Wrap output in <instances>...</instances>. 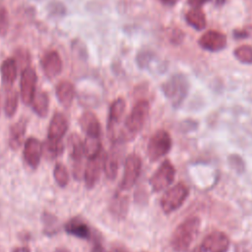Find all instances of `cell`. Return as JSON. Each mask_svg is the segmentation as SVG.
<instances>
[{"label": "cell", "instance_id": "1", "mask_svg": "<svg viewBox=\"0 0 252 252\" xmlns=\"http://www.w3.org/2000/svg\"><path fill=\"white\" fill-rule=\"evenodd\" d=\"M150 110V104L147 100L142 99L136 102L131 112L127 116L124 124V130L117 134L114 143H121L133 139L144 127Z\"/></svg>", "mask_w": 252, "mask_h": 252}, {"label": "cell", "instance_id": "2", "mask_svg": "<svg viewBox=\"0 0 252 252\" xmlns=\"http://www.w3.org/2000/svg\"><path fill=\"white\" fill-rule=\"evenodd\" d=\"M200 228V220L196 217L188 218L174 230L171 237V247L176 252H184L194 241Z\"/></svg>", "mask_w": 252, "mask_h": 252}, {"label": "cell", "instance_id": "3", "mask_svg": "<svg viewBox=\"0 0 252 252\" xmlns=\"http://www.w3.org/2000/svg\"><path fill=\"white\" fill-rule=\"evenodd\" d=\"M189 82L185 75L174 74L161 86V91L173 106H179L187 96Z\"/></svg>", "mask_w": 252, "mask_h": 252}, {"label": "cell", "instance_id": "4", "mask_svg": "<svg viewBox=\"0 0 252 252\" xmlns=\"http://www.w3.org/2000/svg\"><path fill=\"white\" fill-rule=\"evenodd\" d=\"M171 148V138L164 130H158L149 140L147 154L151 161H156L165 156Z\"/></svg>", "mask_w": 252, "mask_h": 252}, {"label": "cell", "instance_id": "5", "mask_svg": "<svg viewBox=\"0 0 252 252\" xmlns=\"http://www.w3.org/2000/svg\"><path fill=\"white\" fill-rule=\"evenodd\" d=\"M188 196V188L183 183H177L169 188L161 197L160 206L164 213L169 214L177 210Z\"/></svg>", "mask_w": 252, "mask_h": 252}, {"label": "cell", "instance_id": "6", "mask_svg": "<svg viewBox=\"0 0 252 252\" xmlns=\"http://www.w3.org/2000/svg\"><path fill=\"white\" fill-rule=\"evenodd\" d=\"M68 145L70 148V158L72 173L76 180H81L83 176V158L85 156L84 142L78 134H72L69 137Z\"/></svg>", "mask_w": 252, "mask_h": 252}, {"label": "cell", "instance_id": "7", "mask_svg": "<svg viewBox=\"0 0 252 252\" xmlns=\"http://www.w3.org/2000/svg\"><path fill=\"white\" fill-rule=\"evenodd\" d=\"M141 168V158L136 154H130L124 161L123 176L120 182V188L122 190H128L135 185L140 176Z\"/></svg>", "mask_w": 252, "mask_h": 252}, {"label": "cell", "instance_id": "8", "mask_svg": "<svg viewBox=\"0 0 252 252\" xmlns=\"http://www.w3.org/2000/svg\"><path fill=\"white\" fill-rule=\"evenodd\" d=\"M175 175V169L169 160H164L150 178V185L155 192H159L168 187Z\"/></svg>", "mask_w": 252, "mask_h": 252}, {"label": "cell", "instance_id": "9", "mask_svg": "<svg viewBox=\"0 0 252 252\" xmlns=\"http://www.w3.org/2000/svg\"><path fill=\"white\" fill-rule=\"evenodd\" d=\"M37 82V76L35 71L31 67H26L21 72L20 80V95L25 104H32L35 95V87Z\"/></svg>", "mask_w": 252, "mask_h": 252}, {"label": "cell", "instance_id": "10", "mask_svg": "<svg viewBox=\"0 0 252 252\" xmlns=\"http://www.w3.org/2000/svg\"><path fill=\"white\" fill-rule=\"evenodd\" d=\"M104 157L105 155L101 153L95 158H89V161L84 169V181L88 189L94 188L98 181L101 169L103 167Z\"/></svg>", "mask_w": 252, "mask_h": 252}, {"label": "cell", "instance_id": "11", "mask_svg": "<svg viewBox=\"0 0 252 252\" xmlns=\"http://www.w3.org/2000/svg\"><path fill=\"white\" fill-rule=\"evenodd\" d=\"M229 246L228 237L220 231L212 232L205 237L199 252H226Z\"/></svg>", "mask_w": 252, "mask_h": 252}, {"label": "cell", "instance_id": "12", "mask_svg": "<svg viewBox=\"0 0 252 252\" xmlns=\"http://www.w3.org/2000/svg\"><path fill=\"white\" fill-rule=\"evenodd\" d=\"M226 42L225 34L218 31H208L198 40L203 49L212 52L222 50L226 46Z\"/></svg>", "mask_w": 252, "mask_h": 252}, {"label": "cell", "instance_id": "13", "mask_svg": "<svg viewBox=\"0 0 252 252\" xmlns=\"http://www.w3.org/2000/svg\"><path fill=\"white\" fill-rule=\"evenodd\" d=\"M42 156V144L40 141L34 137H30L24 146V158L27 164L35 169L39 162Z\"/></svg>", "mask_w": 252, "mask_h": 252}, {"label": "cell", "instance_id": "14", "mask_svg": "<svg viewBox=\"0 0 252 252\" xmlns=\"http://www.w3.org/2000/svg\"><path fill=\"white\" fill-rule=\"evenodd\" d=\"M68 130V120L66 116L61 112H56L49 123L47 140L51 142L61 143L62 138L65 136Z\"/></svg>", "mask_w": 252, "mask_h": 252}, {"label": "cell", "instance_id": "15", "mask_svg": "<svg viewBox=\"0 0 252 252\" xmlns=\"http://www.w3.org/2000/svg\"><path fill=\"white\" fill-rule=\"evenodd\" d=\"M41 68L48 79H54L62 71V60L55 50L46 52L41 58Z\"/></svg>", "mask_w": 252, "mask_h": 252}, {"label": "cell", "instance_id": "16", "mask_svg": "<svg viewBox=\"0 0 252 252\" xmlns=\"http://www.w3.org/2000/svg\"><path fill=\"white\" fill-rule=\"evenodd\" d=\"M125 108H126V102L122 97L116 98L109 107L108 118H107V130L111 140L115 135V132H116L115 128L119 124V121L121 120L124 114Z\"/></svg>", "mask_w": 252, "mask_h": 252}, {"label": "cell", "instance_id": "17", "mask_svg": "<svg viewBox=\"0 0 252 252\" xmlns=\"http://www.w3.org/2000/svg\"><path fill=\"white\" fill-rule=\"evenodd\" d=\"M64 229L66 233L82 239H90L93 235L91 227L81 218L78 217L70 219L65 223Z\"/></svg>", "mask_w": 252, "mask_h": 252}, {"label": "cell", "instance_id": "18", "mask_svg": "<svg viewBox=\"0 0 252 252\" xmlns=\"http://www.w3.org/2000/svg\"><path fill=\"white\" fill-rule=\"evenodd\" d=\"M79 124L82 130L86 133L87 137L100 138V123L95 114H94L93 112H84L79 119Z\"/></svg>", "mask_w": 252, "mask_h": 252}, {"label": "cell", "instance_id": "19", "mask_svg": "<svg viewBox=\"0 0 252 252\" xmlns=\"http://www.w3.org/2000/svg\"><path fill=\"white\" fill-rule=\"evenodd\" d=\"M28 121L26 118H21L15 122L9 131V146L13 150H18L24 141L26 130H27Z\"/></svg>", "mask_w": 252, "mask_h": 252}, {"label": "cell", "instance_id": "20", "mask_svg": "<svg viewBox=\"0 0 252 252\" xmlns=\"http://www.w3.org/2000/svg\"><path fill=\"white\" fill-rule=\"evenodd\" d=\"M119 160H120V154L117 150L116 146L112 147L110 151L105 154L104 161H103V169L106 177L110 180L115 179L118 168H119Z\"/></svg>", "mask_w": 252, "mask_h": 252}, {"label": "cell", "instance_id": "21", "mask_svg": "<svg viewBox=\"0 0 252 252\" xmlns=\"http://www.w3.org/2000/svg\"><path fill=\"white\" fill-rule=\"evenodd\" d=\"M1 81L6 90L11 89L17 79L18 65L14 58H7L1 65Z\"/></svg>", "mask_w": 252, "mask_h": 252}, {"label": "cell", "instance_id": "22", "mask_svg": "<svg viewBox=\"0 0 252 252\" xmlns=\"http://www.w3.org/2000/svg\"><path fill=\"white\" fill-rule=\"evenodd\" d=\"M55 94L58 101L66 108L70 107L74 97H75V89L71 82L61 81L58 83L55 89Z\"/></svg>", "mask_w": 252, "mask_h": 252}, {"label": "cell", "instance_id": "23", "mask_svg": "<svg viewBox=\"0 0 252 252\" xmlns=\"http://www.w3.org/2000/svg\"><path fill=\"white\" fill-rule=\"evenodd\" d=\"M128 207L129 201L127 196L120 193H116L109 203V212L114 218L121 220L125 218V216L127 215Z\"/></svg>", "mask_w": 252, "mask_h": 252}, {"label": "cell", "instance_id": "24", "mask_svg": "<svg viewBox=\"0 0 252 252\" xmlns=\"http://www.w3.org/2000/svg\"><path fill=\"white\" fill-rule=\"evenodd\" d=\"M32 110L39 117H46L49 109V97L47 93L44 91H39L35 93V95L32 102Z\"/></svg>", "mask_w": 252, "mask_h": 252}, {"label": "cell", "instance_id": "25", "mask_svg": "<svg viewBox=\"0 0 252 252\" xmlns=\"http://www.w3.org/2000/svg\"><path fill=\"white\" fill-rule=\"evenodd\" d=\"M185 20L189 26L197 31H202L207 26V20L204 12L200 8H192L185 15Z\"/></svg>", "mask_w": 252, "mask_h": 252}, {"label": "cell", "instance_id": "26", "mask_svg": "<svg viewBox=\"0 0 252 252\" xmlns=\"http://www.w3.org/2000/svg\"><path fill=\"white\" fill-rule=\"evenodd\" d=\"M19 104V94L14 89L6 90L4 99V112L7 117H13Z\"/></svg>", "mask_w": 252, "mask_h": 252}, {"label": "cell", "instance_id": "27", "mask_svg": "<svg viewBox=\"0 0 252 252\" xmlns=\"http://www.w3.org/2000/svg\"><path fill=\"white\" fill-rule=\"evenodd\" d=\"M41 221L43 224V233L47 236H52L59 231V220L51 213L43 212Z\"/></svg>", "mask_w": 252, "mask_h": 252}, {"label": "cell", "instance_id": "28", "mask_svg": "<svg viewBox=\"0 0 252 252\" xmlns=\"http://www.w3.org/2000/svg\"><path fill=\"white\" fill-rule=\"evenodd\" d=\"M84 151L85 156L88 158H93L97 157L102 153V147L100 138L96 137H86L84 141Z\"/></svg>", "mask_w": 252, "mask_h": 252}, {"label": "cell", "instance_id": "29", "mask_svg": "<svg viewBox=\"0 0 252 252\" xmlns=\"http://www.w3.org/2000/svg\"><path fill=\"white\" fill-rule=\"evenodd\" d=\"M63 152V145L61 143L51 142L46 140L42 146V154L46 159H54Z\"/></svg>", "mask_w": 252, "mask_h": 252}, {"label": "cell", "instance_id": "30", "mask_svg": "<svg viewBox=\"0 0 252 252\" xmlns=\"http://www.w3.org/2000/svg\"><path fill=\"white\" fill-rule=\"evenodd\" d=\"M53 177L59 187L64 188L67 186V184L69 182V174H68L66 166L63 163L57 162L55 164L54 169H53Z\"/></svg>", "mask_w": 252, "mask_h": 252}, {"label": "cell", "instance_id": "31", "mask_svg": "<svg viewBox=\"0 0 252 252\" xmlns=\"http://www.w3.org/2000/svg\"><path fill=\"white\" fill-rule=\"evenodd\" d=\"M234 57L243 64H252V46L241 45L234 50Z\"/></svg>", "mask_w": 252, "mask_h": 252}, {"label": "cell", "instance_id": "32", "mask_svg": "<svg viewBox=\"0 0 252 252\" xmlns=\"http://www.w3.org/2000/svg\"><path fill=\"white\" fill-rule=\"evenodd\" d=\"M18 67H21V69H25L26 67L30 66V54L27 49L24 48H19L15 52V57H14Z\"/></svg>", "mask_w": 252, "mask_h": 252}, {"label": "cell", "instance_id": "33", "mask_svg": "<svg viewBox=\"0 0 252 252\" xmlns=\"http://www.w3.org/2000/svg\"><path fill=\"white\" fill-rule=\"evenodd\" d=\"M9 29V15L6 8L0 6V36L6 35Z\"/></svg>", "mask_w": 252, "mask_h": 252}, {"label": "cell", "instance_id": "34", "mask_svg": "<svg viewBox=\"0 0 252 252\" xmlns=\"http://www.w3.org/2000/svg\"><path fill=\"white\" fill-rule=\"evenodd\" d=\"M92 249H91V252H105L104 251V248L102 246V243H101V239L98 237V235H92Z\"/></svg>", "mask_w": 252, "mask_h": 252}, {"label": "cell", "instance_id": "35", "mask_svg": "<svg viewBox=\"0 0 252 252\" xmlns=\"http://www.w3.org/2000/svg\"><path fill=\"white\" fill-rule=\"evenodd\" d=\"M108 252H130L129 249L120 242H114L111 244Z\"/></svg>", "mask_w": 252, "mask_h": 252}, {"label": "cell", "instance_id": "36", "mask_svg": "<svg viewBox=\"0 0 252 252\" xmlns=\"http://www.w3.org/2000/svg\"><path fill=\"white\" fill-rule=\"evenodd\" d=\"M232 35L234 38L236 39H244L248 36H250V32H248L247 30H234L232 32Z\"/></svg>", "mask_w": 252, "mask_h": 252}, {"label": "cell", "instance_id": "37", "mask_svg": "<svg viewBox=\"0 0 252 252\" xmlns=\"http://www.w3.org/2000/svg\"><path fill=\"white\" fill-rule=\"evenodd\" d=\"M182 36H183V33H182V31H179V30H175L171 32V36H170V39L173 43H179L181 40H182Z\"/></svg>", "mask_w": 252, "mask_h": 252}, {"label": "cell", "instance_id": "38", "mask_svg": "<svg viewBox=\"0 0 252 252\" xmlns=\"http://www.w3.org/2000/svg\"><path fill=\"white\" fill-rule=\"evenodd\" d=\"M209 1L211 0H188V4L193 8H200L202 5H204Z\"/></svg>", "mask_w": 252, "mask_h": 252}, {"label": "cell", "instance_id": "39", "mask_svg": "<svg viewBox=\"0 0 252 252\" xmlns=\"http://www.w3.org/2000/svg\"><path fill=\"white\" fill-rule=\"evenodd\" d=\"M164 5H167V6H173V5H175L177 2H178V0H160Z\"/></svg>", "mask_w": 252, "mask_h": 252}, {"label": "cell", "instance_id": "40", "mask_svg": "<svg viewBox=\"0 0 252 252\" xmlns=\"http://www.w3.org/2000/svg\"><path fill=\"white\" fill-rule=\"evenodd\" d=\"M13 252H30V249L27 247H18V248H15Z\"/></svg>", "mask_w": 252, "mask_h": 252}, {"label": "cell", "instance_id": "41", "mask_svg": "<svg viewBox=\"0 0 252 252\" xmlns=\"http://www.w3.org/2000/svg\"><path fill=\"white\" fill-rule=\"evenodd\" d=\"M225 1H226V0H216L215 5H216L217 7H221V6L225 3Z\"/></svg>", "mask_w": 252, "mask_h": 252}, {"label": "cell", "instance_id": "42", "mask_svg": "<svg viewBox=\"0 0 252 252\" xmlns=\"http://www.w3.org/2000/svg\"><path fill=\"white\" fill-rule=\"evenodd\" d=\"M54 252H70L67 248H64V247H58L55 249Z\"/></svg>", "mask_w": 252, "mask_h": 252}]
</instances>
